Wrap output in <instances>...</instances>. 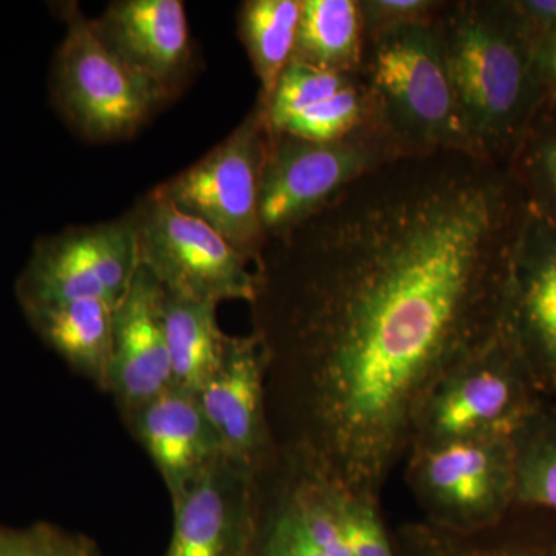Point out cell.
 <instances>
[{"mask_svg": "<svg viewBox=\"0 0 556 556\" xmlns=\"http://www.w3.org/2000/svg\"><path fill=\"white\" fill-rule=\"evenodd\" d=\"M527 203L459 152L391 161L255 262L274 445L379 503L444 376L503 329Z\"/></svg>", "mask_w": 556, "mask_h": 556, "instance_id": "obj_1", "label": "cell"}, {"mask_svg": "<svg viewBox=\"0 0 556 556\" xmlns=\"http://www.w3.org/2000/svg\"><path fill=\"white\" fill-rule=\"evenodd\" d=\"M431 25L479 156L507 169L543 100L525 20L514 0H453Z\"/></svg>", "mask_w": 556, "mask_h": 556, "instance_id": "obj_2", "label": "cell"}, {"mask_svg": "<svg viewBox=\"0 0 556 556\" xmlns=\"http://www.w3.org/2000/svg\"><path fill=\"white\" fill-rule=\"evenodd\" d=\"M361 75L371 97L376 126L401 159L439 152L481 159L433 25H404L368 36Z\"/></svg>", "mask_w": 556, "mask_h": 556, "instance_id": "obj_3", "label": "cell"}, {"mask_svg": "<svg viewBox=\"0 0 556 556\" xmlns=\"http://www.w3.org/2000/svg\"><path fill=\"white\" fill-rule=\"evenodd\" d=\"M60 11L65 35L51 72L54 105L89 141L130 138L169 98L102 42L78 3H61Z\"/></svg>", "mask_w": 556, "mask_h": 556, "instance_id": "obj_4", "label": "cell"}, {"mask_svg": "<svg viewBox=\"0 0 556 556\" xmlns=\"http://www.w3.org/2000/svg\"><path fill=\"white\" fill-rule=\"evenodd\" d=\"M405 481L427 525L468 533L503 521L517 506L510 438H457L408 450Z\"/></svg>", "mask_w": 556, "mask_h": 556, "instance_id": "obj_5", "label": "cell"}, {"mask_svg": "<svg viewBox=\"0 0 556 556\" xmlns=\"http://www.w3.org/2000/svg\"><path fill=\"white\" fill-rule=\"evenodd\" d=\"M399 159L397 150L376 126L329 142L269 130L260 186L266 240L298 228L358 179Z\"/></svg>", "mask_w": 556, "mask_h": 556, "instance_id": "obj_6", "label": "cell"}, {"mask_svg": "<svg viewBox=\"0 0 556 556\" xmlns=\"http://www.w3.org/2000/svg\"><path fill=\"white\" fill-rule=\"evenodd\" d=\"M546 402L501 329L431 391L412 447L457 438L514 439Z\"/></svg>", "mask_w": 556, "mask_h": 556, "instance_id": "obj_7", "label": "cell"}, {"mask_svg": "<svg viewBox=\"0 0 556 556\" xmlns=\"http://www.w3.org/2000/svg\"><path fill=\"white\" fill-rule=\"evenodd\" d=\"M268 142L265 108L257 101L228 138L152 192L217 230L255 265L266 244L260 186Z\"/></svg>", "mask_w": 556, "mask_h": 556, "instance_id": "obj_8", "label": "cell"}, {"mask_svg": "<svg viewBox=\"0 0 556 556\" xmlns=\"http://www.w3.org/2000/svg\"><path fill=\"white\" fill-rule=\"evenodd\" d=\"M130 215L137 229L139 265L167 292L215 305L226 300L252 302L254 265L217 230L152 190Z\"/></svg>", "mask_w": 556, "mask_h": 556, "instance_id": "obj_9", "label": "cell"}, {"mask_svg": "<svg viewBox=\"0 0 556 556\" xmlns=\"http://www.w3.org/2000/svg\"><path fill=\"white\" fill-rule=\"evenodd\" d=\"M137 229L129 214L115 222L42 237L16 281L22 309L100 300L116 306L139 269Z\"/></svg>", "mask_w": 556, "mask_h": 556, "instance_id": "obj_10", "label": "cell"}, {"mask_svg": "<svg viewBox=\"0 0 556 556\" xmlns=\"http://www.w3.org/2000/svg\"><path fill=\"white\" fill-rule=\"evenodd\" d=\"M503 332L547 401L556 399V223L527 206L508 274Z\"/></svg>", "mask_w": 556, "mask_h": 556, "instance_id": "obj_11", "label": "cell"}, {"mask_svg": "<svg viewBox=\"0 0 556 556\" xmlns=\"http://www.w3.org/2000/svg\"><path fill=\"white\" fill-rule=\"evenodd\" d=\"M222 455L255 470L273 448L266 412V361L254 332L229 336L222 364L197 394Z\"/></svg>", "mask_w": 556, "mask_h": 556, "instance_id": "obj_12", "label": "cell"}, {"mask_svg": "<svg viewBox=\"0 0 556 556\" xmlns=\"http://www.w3.org/2000/svg\"><path fill=\"white\" fill-rule=\"evenodd\" d=\"M164 295L156 278L139 266L126 298L115 308L108 391L124 417L174 387Z\"/></svg>", "mask_w": 556, "mask_h": 556, "instance_id": "obj_13", "label": "cell"}, {"mask_svg": "<svg viewBox=\"0 0 556 556\" xmlns=\"http://www.w3.org/2000/svg\"><path fill=\"white\" fill-rule=\"evenodd\" d=\"M102 42L172 100L195 65L188 14L179 0H118L98 20Z\"/></svg>", "mask_w": 556, "mask_h": 556, "instance_id": "obj_14", "label": "cell"}, {"mask_svg": "<svg viewBox=\"0 0 556 556\" xmlns=\"http://www.w3.org/2000/svg\"><path fill=\"white\" fill-rule=\"evenodd\" d=\"M265 112L273 134L309 141H338L376 126L361 73L328 72L295 61L285 68Z\"/></svg>", "mask_w": 556, "mask_h": 556, "instance_id": "obj_15", "label": "cell"}, {"mask_svg": "<svg viewBox=\"0 0 556 556\" xmlns=\"http://www.w3.org/2000/svg\"><path fill=\"white\" fill-rule=\"evenodd\" d=\"M254 470L222 456L174 507L164 556H244L251 536Z\"/></svg>", "mask_w": 556, "mask_h": 556, "instance_id": "obj_16", "label": "cell"}, {"mask_svg": "<svg viewBox=\"0 0 556 556\" xmlns=\"http://www.w3.org/2000/svg\"><path fill=\"white\" fill-rule=\"evenodd\" d=\"M124 419L163 478L172 504L223 456L199 399L178 388Z\"/></svg>", "mask_w": 556, "mask_h": 556, "instance_id": "obj_17", "label": "cell"}, {"mask_svg": "<svg viewBox=\"0 0 556 556\" xmlns=\"http://www.w3.org/2000/svg\"><path fill=\"white\" fill-rule=\"evenodd\" d=\"M244 556H336L311 533L294 466L276 445L254 470L251 536Z\"/></svg>", "mask_w": 556, "mask_h": 556, "instance_id": "obj_18", "label": "cell"}, {"mask_svg": "<svg viewBox=\"0 0 556 556\" xmlns=\"http://www.w3.org/2000/svg\"><path fill=\"white\" fill-rule=\"evenodd\" d=\"M36 334L78 375L108 391L115 308L100 300L22 309Z\"/></svg>", "mask_w": 556, "mask_h": 556, "instance_id": "obj_19", "label": "cell"}, {"mask_svg": "<svg viewBox=\"0 0 556 556\" xmlns=\"http://www.w3.org/2000/svg\"><path fill=\"white\" fill-rule=\"evenodd\" d=\"M217 306L167 291L164 295L174 387L195 396L217 371L228 343L229 336L218 327Z\"/></svg>", "mask_w": 556, "mask_h": 556, "instance_id": "obj_20", "label": "cell"}, {"mask_svg": "<svg viewBox=\"0 0 556 556\" xmlns=\"http://www.w3.org/2000/svg\"><path fill=\"white\" fill-rule=\"evenodd\" d=\"M365 40L361 0H302L292 61L328 72L361 73Z\"/></svg>", "mask_w": 556, "mask_h": 556, "instance_id": "obj_21", "label": "cell"}, {"mask_svg": "<svg viewBox=\"0 0 556 556\" xmlns=\"http://www.w3.org/2000/svg\"><path fill=\"white\" fill-rule=\"evenodd\" d=\"M302 0H247L237 24L255 75L260 104H268L285 68L294 56Z\"/></svg>", "mask_w": 556, "mask_h": 556, "instance_id": "obj_22", "label": "cell"}, {"mask_svg": "<svg viewBox=\"0 0 556 556\" xmlns=\"http://www.w3.org/2000/svg\"><path fill=\"white\" fill-rule=\"evenodd\" d=\"M517 506L556 517V405L547 401L515 434Z\"/></svg>", "mask_w": 556, "mask_h": 556, "instance_id": "obj_23", "label": "cell"}, {"mask_svg": "<svg viewBox=\"0 0 556 556\" xmlns=\"http://www.w3.org/2000/svg\"><path fill=\"white\" fill-rule=\"evenodd\" d=\"M527 206L556 223V104L543 98L507 166Z\"/></svg>", "mask_w": 556, "mask_h": 556, "instance_id": "obj_24", "label": "cell"}, {"mask_svg": "<svg viewBox=\"0 0 556 556\" xmlns=\"http://www.w3.org/2000/svg\"><path fill=\"white\" fill-rule=\"evenodd\" d=\"M334 486L336 514L351 556H396L380 504Z\"/></svg>", "mask_w": 556, "mask_h": 556, "instance_id": "obj_25", "label": "cell"}, {"mask_svg": "<svg viewBox=\"0 0 556 556\" xmlns=\"http://www.w3.org/2000/svg\"><path fill=\"white\" fill-rule=\"evenodd\" d=\"M394 543L413 556H541L525 548L486 546L479 530L448 532L427 522L405 526Z\"/></svg>", "mask_w": 556, "mask_h": 556, "instance_id": "obj_26", "label": "cell"}, {"mask_svg": "<svg viewBox=\"0 0 556 556\" xmlns=\"http://www.w3.org/2000/svg\"><path fill=\"white\" fill-rule=\"evenodd\" d=\"M0 556H100L86 538L50 525L0 527Z\"/></svg>", "mask_w": 556, "mask_h": 556, "instance_id": "obj_27", "label": "cell"}, {"mask_svg": "<svg viewBox=\"0 0 556 556\" xmlns=\"http://www.w3.org/2000/svg\"><path fill=\"white\" fill-rule=\"evenodd\" d=\"M444 0H361L365 38L390 28L431 24Z\"/></svg>", "mask_w": 556, "mask_h": 556, "instance_id": "obj_28", "label": "cell"}, {"mask_svg": "<svg viewBox=\"0 0 556 556\" xmlns=\"http://www.w3.org/2000/svg\"><path fill=\"white\" fill-rule=\"evenodd\" d=\"M533 62L543 98L556 104V31L535 39Z\"/></svg>", "mask_w": 556, "mask_h": 556, "instance_id": "obj_29", "label": "cell"}, {"mask_svg": "<svg viewBox=\"0 0 556 556\" xmlns=\"http://www.w3.org/2000/svg\"><path fill=\"white\" fill-rule=\"evenodd\" d=\"M533 42L556 31V0H514Z\"/></svg>", "mask_w": 556, "mask_h": 556, "instance_id": "obj_30", "label": "cell"}, {"mask_svg": "<svg viewBox=\"0 0 556 556\" xmlns=\"http://www.w3.org/2000/svg\"><path fill=\"white\" fill-rule=\"evenodd\" d=\"M554 404L556 405V399H555V401H554Z\"/></svg>", "mask_w": 556, "mask_h": 556, "instance_id": "obj_31", "label": "cell"}]
</instances>
